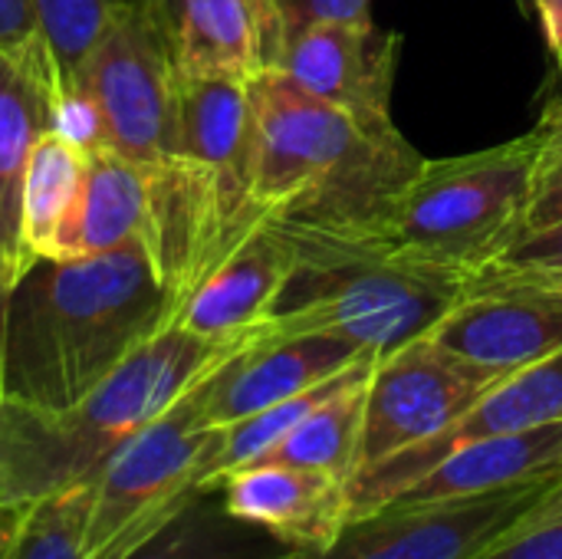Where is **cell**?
I'll use <instances>...</instances> for the list:
<instances>
[{
  "mask_svg": "<svg viewBox=\"0 0 562 559\" xmlns=\"http://www.w3.org/2000/svg\"><path fill=\"white\" fill-rule=\"evenodd\" d=\"M171 320L142 241L92 257H33L0 300V402L66 412Z\"/></svg>",
  "mask_w": 562,
  "mask_h": 559,
  "instance_id": "obj_1",
  "label": "cell"
},
{
  "mask_svg": "<svg viewBox=\"0 0 562 559\" xmlns=\"http://www.w3.org/2000/svg\"><path fill=\"white\" fill-rule=\"evenodd\" d=\"M254 105V201L273 221L369 234L415 178L422 155L395 125H366L306 92L283 69H260Z\"/></svg>",
  "mask_w": 562,
  "mask_h": 559,
  "instance_id": "obj_2",
  "label": "cell"
},
{
  "mask_svg": "<svg viewBox=\"0 0 562 559\" xmlns=\"http://www.w3.org/2000/svg\"><path fill=\"white\" fill-rule=\"evenodd\" d=\"M267 329L270 320L234 336H201L171 320L66 412L53 415L0 402V468L7 497L33 504L92 484L132 435L165 415Z\"/></svg>",
  "mask_w": 562,
  "mask_h": 559,
  "instance_id": "obj_3",
  "label": "cell"
},
{
  "mask_svg": "<svg viewBox=\"0 0 562 559\" xmlns=\"http://www.w3.org/2000/svg\"><path fill=\"white\" fill-rule=\"evenodd\" d=\"M277 224L293 247V270L270 313L280 333L323 329L385 356L431 336L471 280L352 234Z\"/></svg>",
  "mask_w": 562,
  "mask_h": 559,
  "instance_id": "obj_4",
  "label": "cell"
},
{
  "mask_svg": "<svg viewBox=\"0 0 562 559\" xmlns=\"http://www.w3.org/2000/svg\"><path fill=\"white\" fill-rule=\"evenodd\" d=\"M547 132H533L461 158L422 161L362 241L392 254L474 277L524 231L533 165ZM356 237V234H352Z\"/></svg>",
  "mask_w": 562,
  "mask_h": 559,
  "instance_id": "obj_5",
  "label": "cell"
},
{
  "mask_svg": "<svg viewBox=\"0 0 562 559\" xmlns=\"http://www.w3.org/2000/svg\"><path fill=\"white\" fill-rule=\"evenodd\" d=\"M204 382L132 435L95 474L82 540L86 559L132 557L198 491L211 488L221 428L204 415Z\"/></svg>",
  "mask_w": 562,
  "mask_h": 559,
  "instance_id": "obj_6",
  "label": "cell"
},
{
  "mask_svg": "<svg viewBox=\"0 0 562 559\" xmlns=\"http://www.w3.org/2000/svg\"><path fill=\"white\" fill-rule=\"evenodd\" d=\"M76 89L92 96L105 148L135 161L145 175L171 152L178 105L175 36L148 10L122 7L79 69Z\"/></svg>",
  "mask_w": 562,
  "mask_h": 559,
  "instance_id": "obj_7",
  "label": "cell"
},
{
  "mask_svg": "<svg viewBox=\"0 0 562 559\" xmlns=\"http://www.w3.org/2000/svg\"><path fill=\"white\" fill-rule=\"evenodd\" d=\"M501 379L507 376L445 349L431 336L379 356L366 385L359 471L441 435Z\"/></svg>",
  "mask_w": 562,
  "mask_h": 559,
  "instance_id": "obj_8",
  "label": "cell"
},
{
  "mask_svg": "<svg viewBox=\"0 0 562 559\" xmlns=\"http://www.w3.org/2000/svg\"><path fill=\"white\" fill-rule=\"evenodd\" d=\"M562 471L468 501L389 504L356 517L323 550H293L286 559H474L543 504Z\"/></svg>",
  "mask_w": 562,
  "mask_h": 559,
  "instance_id": "obj_9",
  "label": "cell"
},
{
  "mask_svg": "<svg viewBox=\"0 0 562 559\" xmlns=\"http://www.w3.org/2000/svg\"><path fill=\"white\" fill-rule=\"evenodd\" d=\"M560 422L562 356H557L501 379L441 435L415 448H405L372 468L356 471L349 481V521L375 514L379 507L392 504L405 488H412L422 474H428L438 461H445L464 445L504 438V435H524Z\"/></svg>",
  "mask_w": 562,
  "mask_h": 559,
  "instance_id": "obj_10",
  "label": "cell"
},
{
  "mask_svg": "<svg viewBox=\"0 0 562 559\" xmlns=\"http://www.w3.org/2000/svg\"><path fill=\"white\" fill-rule=\"evenodd\" d=\"M431 339L504 376L557 359L562 356V280L471 277Z\"/></svg>",
  "mask_w": 562,
  "mask_h": 559,
  "instance_id": "obj_11",
  "label": "cell"
},
{
  "mask_svg": "<svg viewBox=\"0 0 562 559\" xmlns=\"http://www.w3.org/2000/svg\"><path fill=\"white\" fill-rule=\"evenodd\" d=\"M402 33L375 23H316L280 43L273 69L366 125H392L389 102Z\"/></svg>",
  "mask_w": 562,
  "mask_h": 559,
  "instance_id": "obj_12",
  "label": "cell"
},
{
  "mask_svg": "<svg viewBox=\"0 0 562 559\" xmlns=\"http://www.w3.org/2000/svg\"><path fill=\"white\" fill-rule=\"evenodd\" d=\"M366 356L372 353L336 333H280L270 323L257 343L204 382V415L214 428H227L346 372Z\"/></svg>",
  "mask_w": 562,
  "mask_h": 559,
  "instance_id": "obj_13",
  "label": "cell"
},
{
  "mask_svg": "<svg viewBox=\"0 0 562 559\" xmlns=\"http://www.w3.org/2000/svg\"><path fill=\"white\" fill-rule=\"evenodd\" d=\"M227 511L290 550H323L349 524V484L310 468L254 461L217 481Z\"/></svg>",
  "mask_w": 562,
  "mask_h": 559,
  "instance_id": "obj_14",
  "label": "cell"
},
{
  "mask_svg": "<svg viewBox=\"0 0 562 559\" xmlns=\"http://www.w3.org/2000/svg\"><path fill=\"white\" fill-rule=\"evenodd\" d=\"M293 270L283 227L267 217L178 310V323L201 336H234L263 326Z\"/></svg>",
  "mask_w": 562,
  "mask_h": 559,
  "instance_id": "obj_15",
  "label": "cell"
},
{
  "mask_svg": "<svg viewBox=\"0 0 562 559\" xmlns=\"http://www.w3.org/2000/svg\"><path fill=\"white\" fill-rule=\"evenodd\" d=\"M277 26L260 0H181L175 30L178 76L250 82L273 66Z\"/></svg>",
  "mask_w": 562,
  "mask_h": 559,
  "instance_id": "obj_16",
  "label": "cell"
},
{
  "mask_svg": "<svg viewBox=\"0 0 562 559\" xmlns=\"http://www.w3.org/2000/svg\"><path fill=\"white\" fill-rule=\"evenodd\" d=\"M562 471V422L524 435L487 438L458 448L405 488L392 504H441L507 491ZM389 507V504H385Z\"/></svg>",
  "mask_w": 562,
  "mask_h": 559,
  "instance_id": "obj_17",
  "label": "cell"
},
{
  "mask_svg": "<svg viewBox=\"0 0 562 559\" xmlns=\"http://www.w3.org/2000/svg\"><path fill=\"white\" fill-rule=\"evenodd\" d=\"M148 217V175L112 148L89 152L76 204L49 257H92L142 241Z\"/></svg>",
  "mask_w": 562,
  "mask_h": 559,
  "instance_id": "obj_18",
  "label": "cell"
},
{
  "mask_svg": "<svg viewBox=\"0 0 562 559\" xmlns=\"http://www.w3.org/2000/svg\"><path fill=\"white\" fill-rule=\"evenodd\" d=\"M290 554L267 530L237 521L214 484L198 491L145 547L125 559H286Z\"/></svg>",
  "mask_w": 562,
  "mask_h": 559,
  "instance_id": "obj_19",
  "label": "cell"
},
{
  "mask_svg": "<svg viewBox=\"0 0 562 559\" xmlns=\"http://www.w3.org/2000/svg\"><path fill=\"white\" fill-rule=\"evenodd\" d=\"M86 168L89 152L69 138L49 128L36 138L20 185V250L26 264L53 254V244L82 188Z\"/></svg>",
  "mask_w": 562,
  "mask_h": 559,
  "instance_id": "obj_20",
  "label": "cell"
},
{
  "mask_svg": "<svg viewBox=\"0 0 562 559\" xmlns=\"http://www.w3.org/2000/svg\"><path fill=\"white\" fill-rule=\"evenodd\" d=\"M375 366V362H372ZM372 366L349 379L339 392H333L323 405H316L270 455L260 461L326 471L339 481H352L359 471V441H362V415H366V385Z\"/></svg>",
  "mask_w": 562,
  "mask_h": 559,
  "instance_id": "obj_21",
  "label": "cell"
},
{
  "mask_svg": "<svg viewBox=\"0 0 562 559\" xmlns=\"http://www.w3.org/2000/svg\"><path fill=\"white\" fill-rule=\"evenodd\" d=\"M46 128V92L0 53V247L23 267L26 260L20 250V185L26 158Z\"/></svg>",
  "mask_w": 562,
  "mask_h": 559,
  "instance_id": "obj_22",
  "label": "cell"
},
{
  "mask_svg": "<svg viewBox=\"0 0 562 559\" xmlns=\"http://www.w3.org/2000/svg\"><path fill=\"white\" fill-rule=\"evenodd\" d=\"M122 7L125 0H33L36 23L53 66V82H56L53 102L63 92L76 89L79 69L86 66L99 40L109 33Z\"/></svg>",
  "mask_w": 562,
  "mask_h": 559,
  "instance_id": "obj_23",
  "label": "cell"
},
{
  "mask_svg": "<svg viewBox=\"0 0 562 559\" xmlns=\"http://www.w3.org/2000/svg\"><path fill=\"white\" fill-rule=\"evenodd\" d=\"M89 484L33 501L10 559H86Z\"/></svg>",
  "mask_w": 562,
  "mask_h": 559,
  "instance_id": "obj_24",
  "label": "cell"
},
{
  "mask_svg": "<svg viewBox=\"0 0 562 559\" xmlns=\"http://www.w3.org/2000/svg\"><path fill=\"white\" fill-rule=\"evenodd\" d=\"M0 53L16 69H23L53 102L56 82H53V66L36 23L33 0H0Z\"/></svg>",
  "mask_w": 562,
  "mask_h": 559,
  "instance_id": "obj_25",
  "label": "cell"
},
{
  "mask_svg": "<svg viewBox=\"0 0 562 559\" xmlns=\"http://www.w3.org/2000/svg\"><path fill=\"white\" fill-rule=\"evenodd\" d=\"M474 277H547L562 280V221L520 234L494 264Z\"/></svg>",
  "mask_w": 562,
  "mask_h": 559,
  "instance_id": "obj_26",
  "label": "cell"
},
{
  "mask_svg": "<svg viewBox=\"0 0 562 559\" xmlns=\"http://www.w3.org/2000/svg\"><path fill=\"white\" fill-rule=\"evenodd\" d=\"M540 128L547 132V142H543L540 158L533 165L530 201H527V231L562 221V122L540 125Z\"/></svg>",
  "mask_w": 562,
  "mask_h": 559,
  "instance_id": "obj_27",
  "label": "cell"
},
{
  "mask_svg": "<svg viewBox=\"0 0 562 559\" xmlns=\"http://www.w3.org/2000/svg\"><path fill=\"white\" fill-rule=\"evenodd\" d=\"M273 16L283 43L316 23H372V0H273Z\"/></svg>",
  "mask_w": 562,
  "mask_h": 559,
  "instance_id": "obj_28",
  "label": "cell"
},
{
  "mask_svg": "<svg viewBox=\"0 0 562 559\" xmlns=\"http://www.w3.org/2000/svg\"><path fill=\"white\" fill-rule=\"evenodd\" d=\"M474 559H562V527L530 514Z\"/></svg>",
  "mask_w": 562,
  "mask_h": 559,
  "instance_id": "obj_29",
  "label": "cell"
},
{
  "mask_svg": "<svg viewBox=\"0 0 562 559\" xmlns=\"http://www.w3.org/2000/svg\"><path fill=\"white\" fill-rule=\"evenodd\" d=\"M26 514H30V504H13V501L0 504V559L13 557V547L20 540Z\"/></svg>",
  "mask_w": 562,
  "mask_h": 559,
  "instance_id": "obj_30",
  "label": "cell"
},
{
  "mask_svg": "<svg viewBox=\"0 0 562 559\" xmlns=\"http://www.w3.org/2000/svg\"><path fill=\"white\" fill-rule=\"evenodd\" d=\"M533 10L540 13L547 43H550L557 63H562V0H533Z\"/></svg>",
  "mask_w": 562,
  "mask_h": 559,
  "instance_id": "obj_31",
  "label": "cell"
},
{
  "mask_svg": "<svg viewBox=\"0 0 562 559\" xmlns=\"http://www.w3.org/2000/svg\"><path fill=\"white\" fill-rule=\"evenodd\" d=\"M125 3L148 10V13H151L161 26H168V30H171V36H175V30H178V16H181V0H125Z\"/></svg>",
  "mask_w": 562,
  "mask_h": 559,
  "instance_id": "obj_32",
  "label": "cell"
},
{
  "mask_svg": "<svg viewBox=\"0 0 562 559\" xmlns=\"http://www.w3.org/2000/svg\"><path fill=\"white\" fill-rule=\"evenodd\" d=\"M533 517H540V521H550V524H560L562 527V481L543 497V504L533 511Z\"/></svg>",
  "mask_w": 562,
  "mask_h": 559,
  "instance_id": "obj_33",
  "label": "cell"
},
{
  "mask_svg": "<svg viewBox=\"0 0 562 559\" xmlns=\"http://www.w3.org/2000/svg\"><path fill=\"white\" fill-rule=\"evenodd\" d=\"M562 122V63H560V76L553 82V92L543 105V115H540V125H557Z\"/></svg>",
  "mask_w": 562,
  "mask_h": 559,
  "instance_id": "obj_34",
  "label": "cell"
},
{
  "mask_svg": "<svg viewBox=\"0 0 562 559\" xmlns=\"http://www.w3.org/2000/svg\"><path fill=\"white\" fill-rule=\"evenodd\" d=\"M20 270H23V264H20L16 257H10V254L0 247V300H3V297H7V290L16 283Z\"/></svg>",
  "mask_w": 562,
  "mask_h": 559,
  "instance_id": "obj_35",
  "label": "cell"
},
{
  "mask_svg": "<svg viewBox=\"0 0 562 559\" xmlns=\"http://www.w3.org/2000/svg\"><path fill=\"white\" fill-rule=\"evenodd\" d=\"M260 3H263V7H267V13L273 16V0H260ZM273 26H277V16H273ZM277 46H280V33H277ZM273 59H277V56H273Z\"/></svg>",
  "mask_w": 562,
  "mask_h": 559,
  "instance_id": "obj_36",
  "label": "cell"
},
{
  "mask_svg": "<svg viewBox=\"0 0 562 559\" xmlns=\"http://www.w3.org/2000/svg\"><path fill=\"white\" fill-rule=\"evenodd\" d=\"M10 497H7V484H3V468H0V504H7ZM16 504V501H13Z\"/></svg>",
  "mask_w": 562,
  "mask_h": 559,
  "instance_id": "obj_37",
  "label": "cell"
},
{
  "mask_svg": "<svg viewBox=\"0 0 562 559\" xmlns=\"http://www.w3.org/2000/svg\"><path fill=\"white\" fill-rule=\"evenodd\" d=\"M524 3V10H533V0H520Z\"/></svg>",
  "mask_w": 562,
  "mask_h": 559,
  "instance_id": "obj_38",
  "label": "cell"
}]
</instances>
